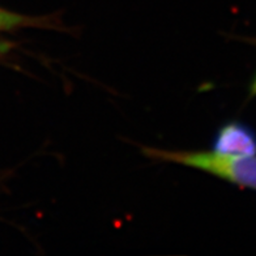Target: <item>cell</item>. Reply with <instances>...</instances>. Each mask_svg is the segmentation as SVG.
Here are the masks:
<instances>
[{"mask_svg":"<svg viewBox=\"0 0 256 256\" xmlns=\"http://www.w3.org/2000/svg\"><path fill=\"white\" fill-rule=\"evenodd\" d=\"M146 157L157 161H166L198 168L210 176L226 180L228 183L256 191V154L228 156L216 152H184V150H165L157 148H142Z\"/></svg>","mask_w":256,"mask_h":256,"instance_id":"1","label":"cell"},{"mask_svg":"<svg viewBox=\"0 0 256 256\" xmlns=\"http://www.w3.org/2000/svg\"><path fill=\"white\" fill-rule=\"evenodd\" d=\"M254 44H256V38L255 40H251ZM256 96V74L255 76L252 78L251 82H250V86H248V98H252Z\"/></svg>","mask_w":256,"mask_h":256,"instance_id":"4","label":"cell"},{"mask_svg":"<svg viewBox=\"0 0 256 256\" xmlns=\"http://www.w3.org/2000/svg\"><path fill=\"white\" fill-rule=\"evenodd\" d=\"M37 25H40L38 18L0 10V29H3V30H10V29H16V28L21 26H37Z\"/></svg>","mask_w":256,"mask_h":256,"instance_id":"3","label":"cell"},{"mask_svg":"<svg viewBox=\"0 0 256 256\" xmlns=\"http://www.w3.org/2000/svg\"><path fill=\"white\" fill-rule=\"evenodd\" d=\"M212 150L228 156H255L256 131L244 122H226L213 136Z\"/></svg>","mask_w":256,"mask_h":256,"instance_id":"2","label":"cell"},{"mask_svg":"<svg viewBox=\"0 0 256 256\" xmlns=\"http://www.w3.org/2000/svg\"><path fill=\"white\" fill-rule=\"evenodd\" d=\"M6 50H8V44H6V42H0V52H4Z\"/></svg>","mask_w":256,"mask_h":256,"instance_id":"5","label":"cell"}]
</instances>
